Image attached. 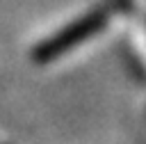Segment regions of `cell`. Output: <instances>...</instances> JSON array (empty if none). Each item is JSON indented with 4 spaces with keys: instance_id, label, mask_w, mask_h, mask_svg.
I'll return each mask as SVG.
<instances>
[{
    "instance_id": "1",
    "label": "cell",
    "mask_w": 146,
    "mask_h": 144,
    "mask_svg": "<svg viewBox=\"0 0 146 144\" xmlns=\"http://www.w3.org/2000/svg\"><path fill=\"white\" fill-rule=\"evenodd\" d=\"M107 23V11H94L84 18H80L78 23H73L71 27L62 30L59 34H55L52 39H48L46 43H41L36 50H34V57L36 62H48V59H55L59 53L73 48L75 43H80L82 39H87L89 34L98 32L103 25Z\"/></svg>"
}]
</instances>
